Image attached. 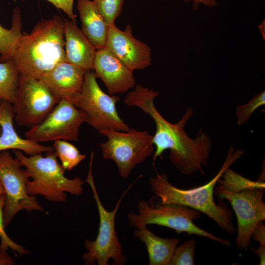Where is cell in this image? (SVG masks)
Segmentation results:
<instances>
[{
	"label": "cell",
	"mask_w": 265,
	"mask_h": 265,
	"mask_svg": "<svg viewBox=\"0 0 265 265\" xmlns=\"http://www.w3.org/2000/svg\"><path fill=\"white\" fill-rule=\"evenodd\" d=\"M159 92L136 85L126 96L124 102L129 106H137L149 114L154 120L156 132L153 135L155 147L153 157L154 165L156 159L169 150L171 164L182 174L190 175L196 171L205 173L203 166L208 163L212 142L210 137L201 129L194 139L190 138L185 126L193 114V109L187 108L182 118L176 123L166 120L159 112L154 104V99Z\"/></svg>",
	"instance_id": "6da1fadb"
},
{
	"label": "cell",
	"mask_w": 265,
	"mask_h": 265,
	"mask_svg": "<svg viewBox=\"0 0 265 265\" xmlns=\"http://www.w3.org/2000/svg\"><path fill=\"white\" fill-rule=\"evenodd\" d=\"M64 29V21L55 15L22 33L10 59L20 74L39 80L66 61Z\"/></svg>",
	"instance_id": "7a4b0ae2"
},
{
	"label": "cell",
	"mask_w": 265,
	"mask_h": 265,
	"mask_svg": "<svg viewBox=\"0 0 265 265\" xmlns=\"http://www.w3.org/2000/svg\"><path fill=\"white\" fill-rule=\"evenodd\" d=\"M244 154L242 150H235L231 146L226 159L217 174L207 184L191 189H181L174 186L166 174L157 173L149 179L151 190L159 197L161 204L186 206L205 213L227 233L232 234L235 229L232 222V212L225 204H217L213 198L214 187L225 170Z\"/></svg>",
	"instance_id": "3957f363"
},
{
	"label": "cell",
	"mask_w": 265,
	"mask_h": 265,
	"mask_svg": "<svg viewBox=\"0 0 265 265\" xmlns=\"http://www.w3.org/2000/svg\"><path fill=\"white\" fill-rule=\"evenodd\" d=\"M13 152L32 179L26 184L29 195H41L49 201L64 202L66 192L75 196L82 193L84 182L79 177L70 179L65 177V169L58 162L54 151L46 152L45 156L38 154L27 157L19 150H13Z\"/></svg>",
	"instance_id": "277c9868"
},
{
	"label": "cell",
	"mask_w": 265,
	"mask_h": 265,
	"mask_svg": "<svg viewBox=\"0 0 265 265\" xmlns=\"http://www.w3.org/2000/svg\"><path fill=\"white\" fill-rule=\"evenodd\" d=\"M94 152L90 156L89 170L85 180L90 186L96 204L99 215V228L97 236L95 240L86 239L84 242L87 250L82 255L84 265H93L97 262L99 265H108L110 259L116 265H123L127 261V258L123 254L122 246L117 237L115 226L116 213L123 199L140 178L138 177L123 192L112 211H107L104 207L98 195L92 174V165Z\"/></svg>",
	"instance_id": "5b68a950"
},
{
	"label": "cell",
	"mask_w": 265,
	"mask_h": 265,
	"mask_svg": "<svg viewBox=\"0 0 265 265\" xmlns=\"http://www.w3.org/2000/svg\"><path fill=\"white\" fill-rule=\"evenodd\" d=\"M138 213L130 212L128 218L130 226L136 228L150 224L165 226L174 230L178 234L186 232L209 238L230 246V240L217 237L196 226L194 220L200 218L201 212L185 205L161 204L156 206L145 200H139Z\"/></svg>",
	"instance_id": "8992f818"
},
{
	"label": "cell",
	"mask_w": 265,
	"mask_h": 265,
	"mask_svg": "<svg viewBox=\"0 0 265 265\" xmlns=\"http://www.w3.org/2000/svg\"><path fill=\"white\" fill-rule=\"evenodd\" d=\"M99 132L107 138L100 144L103 159L112 160L123 178H128L137 164L154 154L153 135L147 131L104 129Z\"/></svg>",
	"instance_id": "52a82bcc"
},
{
	"label": "cell",
	"mask_w": 265,
	"mask_h": 265,
	"mask_svg": "<svg viewBox=\"0 0 265 265\" xmlns=\"http://www.w3.org/2000/svg\"><path fill=\"white\" fill-rule=\"evenodd\" d=\"M96 78L94 72L85 71L81 89L71 102L83 111L85 122L98 131L104 129L129 131L130 127L120 117L116 109L119 97L104 92Z\"/></svg>",
	"instance_id": "ba28073f"
},
{
	"label": "cell",
	"mask_w": 265,
	"mask_h": 265,
	"mask_svg": "<svg viewBox=\"0 0 265 265\" xmlns=\"http://www.w3.org/2000/svg\"><path fill=\"white\" fill-rule=\"evenodd\" d=\"M21 166L18 159L13 158L8 150L0 153V180L5 191L3 209L5 227L21 210L44 211L36 197L27 193L26 184L29 178L26 169Z\"/></svg>",
	"instance_id": "9c48e42d"
},
{
	"label": "cell",
	"mask_w": 265,
	"mask_h": 265,
	"mask_svg": "<svg viewBox=\"0 0 265 265\" xmlns=\"http://www.w3.org/2000/svg\"><path fill=\"white\" fill-rule=\"evenodd\" d=\"M60 100L39 80L20 74L15 103L14 120L20 126L31 128L41 123Z\"/></svg>",
	"instance_id": "30bf717a"
},
{
	"label": "cell",
	"mask_w": 265,
	"mask_h": 265,
	"mask_svg": "<svg viewBox=\"0 0 265 265\" xmlns=\"http://www.w3.org/2000/svg\"><path fill=\"white\" fill-rule=\"evenodd\" d=\"M265 188L254 187L233 193L219 185L215 190L219 199L229 201L236 214L238 230L235 241L241 250H247L254 229L265 220Z\"/></svg>",
	"instance_id": "8fae6325"
},
{
	"label": "cell",
	"mask_w": 265,
	"mask_h": 265,
	"mask_svg": "<svg viewBox=\"0 0 265 265\" xmlns=\"http://www.w3.org/2000/svg\"><path fill=\"white\" fill-rule=\"evenodd\" d=\"M84 122L83 111L71 102L62 99L41 123L30 128L25 136L40 143L58 139L78 141L79 128Z\"/></svg>",
	"instance_id": "7c38bea8"
},
{
	"label": "cell",
	"mask_w": 265,
	"mask_h": 265,
	"mask_svg": "<svg viewBox=\"0 0 265 265\" xmlns=\"http://www.w3.org/2000/svg\"><path fill=\"white\" fill-rule=\"evenodd\" d=\"M106 47L132 71L151 65L150 47L133 36L129 24L123 30L115 24L109 25Z\"/></svg>",
	"instance_id": "4fadbf2b"
},
{
	"label": "cell",
	"mask_w": 265,
	"mask_h": 265,
	"mask_svg": "<svg viewBox=\"0 0 265 265\" xmlns=\"http://www.w3.org/2000/svg\"><path fill=\"white\" fill-rule=\"evenodd\" d=\"M93 69L96 78L103 82L110 95L125 93L135 86L133 71L106 47L96 50Z\"/></svg>",
	"instance_id": "5bb4252c"
},
{
	"label": "cell",
	"mask_w": 265,
	"mask_h": 265,
	"mask_svg": "<svg viewBox=\"0 0 265 265\" xmlns=\"http://www.w3.org/2000/svg\"><path fill=\"white\" fill-rule=\"evenodd\" d=\"M85 70L66 61H63L45 74L40 80L53 95L71 102L80 91Z\"/></svg>",
	"instance_id": "9a60e30c"
},
{
	"label": "cell",
	"mask_w": 265,
	"mask_h": 265,
	"mask_svg": "<svg viewBox=\"0 0 265 265\" xmlns=\"http://www.w3.org/2000/svg\"><path fill=\"white\" fill-rule=\"evenodd\" d=\"M15 115L12 104L6 101L0 102V154L9 149L19 150L29 156L54 151L51 146L21 137L13 126Z\"/></svg>",
	"instance_id": "2e32d148"
},
{
	"label": "cell",
	"mask_w": 265,
	"mask_h": 265,
	"mask_svg": "<svg viewBox=\"0 0 265 265\" xmlns=\"http://www.w3.org/2000/svg\"><path fill=\"white\" fill-rule=\"evenodd\" d=\"M64 24L66 61L85 71L93 69L96 50L75 22L65 19Z\"/></svg>",
	"instance_id": "e0dca14e"
},
{
	"label": "cell",
	"mask_w": 265,
	"mask_h": 265,
	"mask_svg": "<svg viewBox=\"0 0 265 265\" xmlns=\"http://www.w3.org/2000/svg\"><path fill=\"white\" fill-rule=\"evenodd\" d=\"M81 31L96 50L106 47L108 25L93 0H77Z\"/></svg>",
	"instance_id": "ac0fdd59"
},
{
	"label": "cell",
	"mask_w": 265,
	"mask_h": 265,
	"mask_svg": "<svg viewBox=\"0 0 265 265\" xmlns=\"http://www.w3.org/2000/svg\"><path fill=\"white\" fill-rule=\"evenodd\" d=\"M133 235L145 245L149 265H169L174 251L180 241L177 238L158 237L147 226L136 228Z\"/></svg>",
	"instance_id": "d6986e66"
},
{
	"label": "cell",
	"mask_w": 265,
	"mask_h": 265,
	"mask_svg": "<svg viewBox=\"0 0 265 265\" xmlns=\"http://www.w3.org/2000/svg\"><path fill=\"white\" fill-rule=\"evenodd\" d=\"M22 18L19 7L13 10L12 26L4 28L0 25V61L11 58L22 35Z\"/></svg>",
	"instance_id": "ffe728a7"
},
{
	"label": "cell",
	"mask_w": 265,
	"mask_h": 265,
	"mask_svg": "<svg viewBox=\"0 0 265 265\" xmlns=\"http://www.w3.org/2000/svg\"><path fill=\"white\" fill-rule=\"evenodd\" d=\"M20 77V73L11 60L0 61V102L15 103Z\"/></svg>",
	"instance_id": "44dd1931"
},
{
	"label": "cell",
	"mask_w": 265,
	"mask_h": 265,
	"mask_svg": "<svg viewBox=\"0 0 265 265\" xmlns=\"http://www.w3.org/2000/svg\"><path fill=\"white\" fill-rule=\"evenodd\" d=\"M218 181L219 185L225 190L233 193L254 187L265 188L264 182L250 180L234 172L230 167L227 168Z\"/></svg>",
	"instance_id": "7402d4cb"
},
{
	"label": "cell",
	"mask_w": 265,
	"mask_h": 265,
	"mask_svg": "<svg viewBox=\"0 0 265 265\" xmlns=\"http://www.w3.org/2000/svg\"><path fill=\"white\" fill-rule=\"evenodd\" d=\"M54 141V152L65 170H72L86 158L85 155L80 153L77 147L67 141L58 139Z\"/></svg>",
	"instance_id": "603a6c76"
},
{
	"label": "cell",
	"mask_w": 265,
	"mask_h": 265,
	"mask_svg": "<svg viewBox=\"0 0 265 265\" xmlns=\"http://www.w3.org/2000/svg\"><path fill=\"white\" fill-rule=\"evenodd\" d=\"M196 241L194 238L188 240L176 248L169 265H194V252Z\"/></svg>",
	"instance_id": "cb8c5ba5"
},
{
	"label": "cell",
	"mask_w": 265,
	"mask_h": 265,
	"mask_svg": "<svg viewBox=\"0 0 265 265\" xmlns=\"http://www.w3.org/2000/svg\"><path fill=\"white\" fill-rule=\"evenodd\" d=\"M99 11L109 25L121 14L124 0H93Z\"/></svg>",
	"instance_id": "d4e9b609"
},
{
	"label": "cell",
	"mask_w": 265,
	"mask_h": 265,
	"mask_svg": "<svg viewBox=\"0 0 265 265\" xmlns=\"http://www.w3.org/2000/svg\"><path fill=\"white\" fill-rule=\"evenodd\" d=\"M265 104V91L255 95L247 104L238 106L236 109L237 124L241 126L246 123L253 113Z\"/></svg>",
	"instance_id": "484cf974"
},
{
	"label": "cell",
	"mask_w": 265,
	"mask_h": 265,
	"mask_svg": "<svg viewBox=\"0 0 265 265\" xmlns=\"http://www.w3.org/2000/svg\"><path fill=\"white\" fill-rule=\"evenodd\" d=\"M5 200L4 194L0 195V250L7 251L10 249L20 256L29 254V251L13 241L5 231L3 220V209Z\"/></svg>",
	"instance_id": "4316f807"
},
{
	"label": "cell",
	"mask_w": 265,
	"mask_h": 265,
	"mask_svg": "<svg viewBox=\"0 0 265 265\" xmlns=\"http://www.w3.org/2000/svg\"><path fill=\"white\" fill-rule=\"evenodd\" d=\"M52 3L57 8L62 10L73 21L76 22L73 11L74 0H47Z\"/></svg>",
	"instance_id": "83f0119b"
},
{
	"label": "cell",
	"mask_w": 265,
	"mask_h": 265,
	"mask_svg": "<svg viewBox=\"0 0 265 265\" xmlns=\"http://www.w3.org/2000/svg\"><path fill=\"white\" fill-rule=\"evenodd\" d=\"M251 237L259 244H265V226L263 221L260 222L254 229Z\"/></svg>",
	"instance_id": "f1b7e54d"
},
{
	"label": "cell",
	"mask_w": 265,
	"mask_h": 265,
	"mask_svg": "<svg viewBox=\"0 0 265 265\" xmlns=\"http://www.w3.org/2000/svg\"><path fill=\"white\" fill-rule=\"evenodd\" d=\"M186 2H191L194 10H197L200 5L207 7H214L217 6L216 0H184Z\"/></svg>",
	"instance_id": "f546056e"
},
{
	"label": "cell",
	"mask_w": 265,
	"mask_h": 265,
	"mask_svg": "<svg viewBox=\"0 0 265 265\" xmlns=\"http://www.w3.org/2000/svg\"><path fill=\"white\" fill-rule=\"evenodd\" d=\"M251 250L259 256V265H264L265 264V244H259L258 247L256 249L251 246Z\"/></svg>",
	"instance_id": "4dcf8cb0"
},
{
	"label": "cell",
	"mask_w": 265,
	"mask_h": 265,
	"mask_svg": "<svg viewBox=\"0 0 265 265\" xmlns=\"http://www.w3.org/2000/svg\"><path fill=\"white\" fill-rule=\"evenodd\" d=\"M15 260L10 256L7 251L0 250V265H13Z\"/></svg>",
	"instance_id": "1f68e13d"
},
{
	"label": "cell",
	"mask_w": 265,
	"mask_h": 265,
	"mask_svg": "<svg viewBox=\"0 0 265 265\" xmlns=\"http://www.w3.org/2000/svg\"><path fill=\"white\" fill-rule=\"evenodd\" d=\"M258 27L259 28L260 31L262 34V37L265 40V20L263 21L260 25H259Z\"/></svg>",
	"instance_id": "d6a6232c"
},
{
	"label": "cell",
	"mask_w": 265,
	"mask_h": 265,
	"mask_svg": "<svg viewBox=\"0 0 265 265\" xmlns=\"http://www.w3.org/2000/svg\"><path fill=\"white\" fill-rule=\"evenodd\" d=\"M4 189L3 188L2 184L0 180V195L4 194Z\"/></svg>",
	"instance_id": "836d02e7"
},
{
	"label": "cell",
	"mask_w": 265,
	"mask_h": 265,
	"mask_svg": "<svg viewBox=\"0 0 265 265\" xmlns=\"http://www.w3.org/2000/svg\"><path fill=\"white\" fill-rule=\"evenodd\" d=\"M0 133H1V129L0 128Z\"/></svg>",
	"instance_id": "e575fe53"
}]
</instances>
